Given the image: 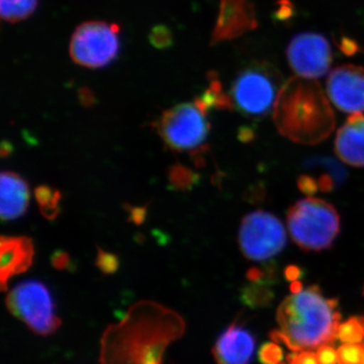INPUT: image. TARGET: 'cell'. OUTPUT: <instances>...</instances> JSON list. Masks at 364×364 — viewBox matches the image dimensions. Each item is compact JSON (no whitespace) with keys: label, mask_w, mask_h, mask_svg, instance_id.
<instances>
[{"label":"cell","mask_w":364,"mask_h":364,"mask_svg":"<svg viewBox=\"0 0 364 364\" xmlns=\"http://www.w3.org/2000/svg\"><path fill=\"white\" fill-rule=\"evenodd\" d=\"M252 282V286L246 287L242 293V301L249 306H260L267 305L268 301H272L273 294L267 289L269 284V279L257 280Z\"/></svg>","instance_id":"cell-19"},{"label":"cell","mask_w":364,"mask_h":364,"mask_svg":"<svg viewBox=\"0 0 364 364\" xmlns=\"http://www.w3.org/2000/svg\"><path fill=\"white\" fill-rule=\"evenodd\" d=\"M33 241L25 236H2L0 242V282L2 291L14 275L26 272L33 264Z\"/></svg>","instance_id":"cell-14"},{"label":"cell","mask_w":364,"mask_h":364,"mask_svg":"<svg viewBox=\"0 0 364 364\" xmlns=\"http://www.w3.org/2000/svg\"><path fill=\"white\" fill-rule=\"evenodd\" d=\"M273 119L282 136L304 145L322 142L335 128L334 114L322 87L314 79L299 76L282 85Z\"/></svg>","instance_id":"cell-2"},{"label":"cell","mask_w":364,"mask_h":364,"mask_svg":"<svg viewBox=\"0 0 364 364\" xmlns=\"http://www.w3.org/2000/svg\"><path fill=\"white\" fill-rule=\"evenodd\" d=\"M255 345V339L247 329L233 324L220 335L213 353L219 364H250Z\"/></svg>","instance_id":"cell-13"},{"label":"cell","mask_w":364,"mask_h":364,"mask_svg":"<svg viewBox=\"0 0 364 364\" xmlns=\"http://www.w3.org/2000/svg\"><path fill=\"white\" fill-rule=\"evenodd\" d=\"M284 358V350L272 342L263 344L258 351V359L261 364H282Z\"/></svg>","instance_id":"cell-23"},{"label":"cell","mask_w":364,"mask_h":364,"mask_svg":"<svg viewBox=\"0 0 364 364\" xmlns=\"http://www.w3.org/2000/svg\"><path fill=\"white\" fill-rule=\"evenodd\" d=\"M207 114L196 100L177 105L163 112L158 121V132L172 149H196L205 142L210 132Z\"/></svg>","instance_id":"cell-7"},{"label":"cell","mask_w":364,"mask_h":364,"mask_svg":"<svg viewBox=\"0 0 364 364\" xmlns=\"http://www.w3.org/2000/svg\"><path fill=\"white\" fill-rule=\"evenodd\" d=\"M196 174L182 165L171 167L169 172V181L172 186L179 191H188L196 184Z\"/></svg>","instance_id":"cell-21"},{"label":"cell","mask_w":364,"mask_h":364,"mask_svg":"<svg viewBox=\"0 0 364 364\" xmlns=\"http://www.w3.org/2000/svg\"><path fill=\"white\" fill-rule=\"evenodd\" d=\"M287 223L294 243L313 252L331 247L340 232L336 208L318 198L298 200L287 212Z\"/></svg>","instance_id":"cell-3"},{"label":"cell","mask_w":364,"mask_h":364,"mask_svg":"<svg viewBox=\"0 0 364 364\" xmlns=\"http://www.w3.org/2000/svg\"><path fill=\"white\" fill-rule=\"evenodd\" d=\"M289 364H318L317 355L311 351H301L289 358Z\"/></svg>","instance_id":"cell-26"},{"label":"cell","mask_w":364,"mask_h":364,"mask_svg":"<svg viewBox=\"0 0 364 364\" xmlns=\"http://www.w3.org/2000/svg\"><path fill=\"white\" fill-rule=\"evenodd\" d=\"M97 265L102 272L107 273V274H112V273L116 272L117 268H119V260L114 254L107 252V251L100 249Z\"/></svg>","instance_id":"cell-24"},{"label":"cell","mask_w":364,"mask_h":364,"mask_svg":"<svg viewBox=\"0 0 364 364\" xmlns=\"http://www.w3.org/2000/svg\"><path fill=\"white\" fill-rule=\"evenodd\" d=\"M52 263L57 269H66L69 267V263H70V258H69L68 254L62 252V251H57L53 255Z\"/></svg>","instance_id":"cell-28"},{"label":"cell","mask_w":364,"mask_h":364,"mask_svg":"<svg viewBox=\"0 0 364 364\" xmlns=\"http://www.w3.org/2000/svg\"><path fill=\"white\" fill-rule=\"evenodd\" d=\"M257 26L256 9L251 0H220L212 44L236 39Z\"/></svg>","instance_id":"cell-11"},{"label":"cell","mask_w":364,"mask_h":364,"mask_svg":"<svg viewBox=\"0 0 364 364\" xmlns=\"http://www.w3.org/2000/svg\"><path fill=\"white\" fill-rule=\"evenodd\" d=\"M337 337L345 343H360L364 339V320L351 318L343 324H340Z\"/></svg>","instance_id":"cell-20"},{"label":"cell","mask_w":364,"mask_h":364,"mask_svg":"<svg viewBox=\"0 0 364 364\" xmlns=\"http://www.w3.org/2000/svg\"><path fill=\"white\" fill-rule=\"evenodd\" d=\"M318 364H336L338 363V352L332 347L324 345L318 349L317 353Z\"/></svg>","instance_id":"cell-25"},{"label":"cell","mask_w":364,"mask_h":364,"mask_svg":"<svg viewBox=\"0 0 364 364\" xmlns=\"http://www.w3.org/2000/svg\"><path fill=\"white\" fill-rule=\"evenodd\" d=\"M291 289L293 294L277 310L280 330L272 333V339L299 352L318 349L336 338L340 318L336 311L338 301L326 298L317 286L303 289L296 282Z\"/></svg>","instance_id":"cell-1"},{"label":"cell","mask_w":364,"mask_h":364,"mask_svg":"<svg viewBox=\"0 0 364 364\" xmlns=\"http://www.w3.org/2000/svg\"><path fill=\"white\" fill-rule=\"evenodd\" d=\"M38 0H0L1 18L9 23H18L32 16Z\"/></svg>","instance_id":"cell-17"},{"label":"cell","mask_w":364,"mask_h":364,"mask_svg":"<svg viewBox=\"0 0 364 364\" xmlns=\"http://www.w3.org/2000/svg\"><path fill=\"white\" fill-rule=\"evenodd\" d=\"M327 93L340 111L351 114L363 112V67L346 64L335 68L328 77Z\"/></svg>","instance_id":"cell-10"},{"label":"cell","mask_w":364,"mask_h":364,"mask_svg":"<svg viewBox=\"0 0 364 364\" xmlns=\"http://www.w3.org/2000/svg\"><path fill=\"white\" fill-rule=\"evenodd\" d=\"M119 28L92 21L76 28L69 43V54L78 65L97 69L107 66L119 52Z\"/></svg>","instance_id":"cell-6"},{"label":"cell","mask_w":364,"mask_h":364,"mask_svg":"<svg viewBox=\"0 0 364 364\" xmlns=\"http://www.w3.org/2000/svg\"><path fill=\"white\" fill-rule=\"evenodd\" d=\"M238 241L247 259L262 262L282 252L287 244V232L279 218L255 210L242 220Z\"/></svg>","instance_id":"cell-8"},{"label":"cell","mask_w":364,"mask_h":364,"mask_svg":"<svg viewBox=\"0 0 364 364\" xmlns=\"http://www.w3.org/2000/svg\"><path fill=\"white\" fill-rule=\"evenodd\" d=\"M151 41L157 47H165V46L169 45L170 36L168 31L166 28H162V26L154 28Z\"/></svg>","instance_id":"cell-27"},{"label":"cell","mask_w":364,"mask_h":364,"mask_svg":"<svg viewBox=\"0 0 364 364\" xmlns=\"http://www.w3.org/2000/svg\"><path fill=\"white\" fill-rule=\"evenodd\" d=\"M0 189L2 221H13L25 215L30 203V191L25 179L14 172L4 171Z\"/></svg>","instance_id":"cell-16"},{"label":"cell","mask_w":364,"mask_h":364,"mask_svg":"<svg viewBox=\"0 0 364 364\" xmlns=\"http://www.w3.org/2000/svg\"><path fill=\"white\" fill-rule=\"evenodd\" d=\"M339 364H361L364 356V347L359 343H345L339 347Z\"/></svg>","instance_id":"cell-22"},{"label":"cell","mask_w":364,"mask_h":364,"mask_svg":"<svg viewBox=\"0 0 364 364\" xmlns=\"http://www.w3.org/2000/svg\"><path fill=\"white\" fill-rule=\"evenodd\" d=\"M6 306L37 334H52L61 325L49 289L37 280H26L14 287L7 296Z\"/></svg>","instance_id":"cell-5"},{"label":"cell","mask_w":364,"mask_h":364,"mask_svg":"<svg viewBox=\"0 0 364 364\" xmlns=\"http://www.w3.org/2000/svg\"><path fill=\"white\" fill-rule=\"evenodd\" d=\"M282 80L279 72L267 62L246 67L235 78L229 95L233 109L250 119L267 117L274 109Z\"/></svg>","instance_id":"cell-4"},{"label":"cell","mask_w":364,"mask_h":364,"mask_svg":"<svg viewBox=\"0 0 364 364\" xmlns=\"http://www.w3.org/2000/svg\"><path fill=\"white\" fill-rule=\"evenodd\" d=\"M289 66L299 77H322L332 63V49L324 36L316 33H299L287 46Z\"/></svg>","instance_id":"cell-9"},{"label":"cell","mask_w":364,"mask_h":364,"mask_svg":"<svg viewBox=\"0 0 364 364\" xmlns=\"http://www.w3.org/2000/svg\"><path fill=\"white\" fill-rule=\"evenodd\" d=\"M41 213L47 219L53 220L59 215L61 193L50 186H39L35 191Z\"/></svg>","instance_id":"cell-18"},{"label":"cell","mask_w":364,"mask_h":364,"mask_svg":"<svg viewBox=\"0 0 364 364\" xmlns=\"http://www.w3.org/2000/svg\"><path fill=\"white\" fill-rule=\"evenodd\" d=\"M335 151L342 161L364 167V114H353L337 132Z\"/></svg>","instance_id":"cell-15"},{"label":"cell","mask_w":364,"mask_h":364,"mask_svg":"<svg viewBox=\"0 0 364 364\" xmlns=\"http://www.w3.org/2000/svg\"><path fill=\"white\" fill-rule=\"evenodd\" d=\"M305 168L308 172L299 176L298 186L306 195H315L318 191L330 193L341 186L347 177L344 167L332 158H311Z\"/></svg>","instance_id":"cell-12"},{"label":"cell","mask_w":364,"mask_h":364,"mask_svg":"<svg viewBox=\"0 0 364 364\" xmlns=\"http://www.w3.org/2000/svg\"><path fill=\"white\" fill-rule=\"evenodd\" d=\"M11 146L9 145V143L4 142L1 145V155L2 156H6V155H9L11 153Z\"/></svg>","instance_id":"cell-29"}]
</instances>
